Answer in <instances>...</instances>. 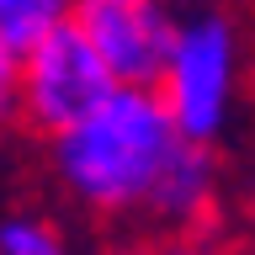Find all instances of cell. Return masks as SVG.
Wrapping results in <instances>:
<instances>
[{
	"label": "cell",
	"mask_w": 255,
	"mask_h": 255,
	"mask_svg": "<svg viewBox=\"0 0 255 255\" xmlns=\"http://www.w3.org/2000/svg\"><path fill=\"white\" fill-rule=\"evenodd\" d=\"M16 112V53L0 48V123Z\"/></svg>",
	"instance_id": "8"
},
{
	"label": "cell",
	"mask_w": 255,
	"mask_h": 255,
	"mask_svg": "<svg viewBox=\"0 0 255 255\" xmlns=\"http://www.w3.org/2000/svg\"><path fill=\"white\" fill-rule=\"evenodd\" d=\"M123 255H154V250H123Z\"/></svg>",
	"instance_id": "10"
},
{
	"label": "cell",
	"mask_w": 255,
	"mask_h": 255,
	"mask_svg": "<svg viewBox=\"0 0 255 255\" xmlns=\"http://www.w3.org/2000/svg\"><path fill=\"white\" fill-rule=\"evenodd\" d=\"M213 197H218V159H213V149L181 138L170 154H165V165H159L154 186L143 197V213L159 218V223H175L181 239H186L191 223L207 218Z\"/></svg>",
	"instance_id": "5"
},
{
	"label": "cell",
	"mask_w": 255,
	"mask_h": 255,
	"mask_svg": "<svg viewBox=\"0 0 255 255\" xmlns=\"http://www.w3.org/2000/svg\"><path fill=\"white\" fill-rule=\"evenodd\" d=\"M0 255H64V239L43 218H5L0 223Z\"/></svg>",
	"instance_id": "7"
},
{
	"label": "cell",
	"mask_w": 255,
	"mask_h": 255,
	"mask_svg": "<svg viewBox=\"0 0 255 255\" xmlns=\"http://www.w3.org/2000/svg\"><path fill=\"white\" fill-rule=\"evenodd\" d=\"M250 218H255V186H250Z\"/></svg>",
	"instance_id": "11"
},
{
	"label": "cell",
	"mask_w": 255,
	"mask_h": 255,
	"mask_svg": "<svg viewBox=\"0 0 255 255\" xmlns=\"http://www.w3.org/2000/svg\"><path fill=\"white\" fill-rule=\"evenodd\" d=\"M69 27L91 43L112 85H159V69L175 43V16L165 0H69Z\"/></svg>",
	"instance_id": "4"
},
{
	"label": "cell",
	"mask_w": 255,
	"mask_h": 255,
	"mask_svg": "<svg viewBox=\"0 0 255 255\" xmlns=\"http://www.w3.org/2000/svg\"><path fill=\"white\" fill-rule=\"evenodd\" d=\"M59 21H69V0H0V48L21 59Z\"/></svg>",
	"instance_id": "6"
},
{
	"label": "cell",
	"mask_w": 255,
	"mask_h": 255,
	"mask_svg": "<svg viewBox=\"0 0 255 255\" xmlns=\"http://www.w3.org/2000/svg\"><path fill=\"white\" fill-rule=\"evenodd\" d=\"M234 75H239V37L223 11H197L175 21V43L159 69L154 96L186 143H202V149L218 143L229 107H234Z\"/></svg>",
	"instance_id": "2"
},
{
	"label": "cell",
	"mask_w": 255,
	"mask_h": 255,
	"mask_svg": "<svg viewBox=\"0 0 255 255\" xmlns=\"http://www.w3.org/2000/svg\"><path fill=\"white\" fill-rule=\"evenodd\" d=\"M112 91H117L112 75L69 21H59L16 59V117L43 138H59L85 123Z\"/></svg>",
	"instance_id": "3"
},
{
	"label": "cell",
	"mask_w": 255,
	"mask_h": 255,
	"mask_svg": "<svg viewBox=\"0 0 255 255\" xmlns=\"http://www.w3.org/2000/svg\"><path fill=\"white\" fill-rule=\"evenodd\" d=\"M48 143H53L59 181L85 207H96V213H143V197L154 186L165 154L181 143V133L170 128L154 91L117 85L85 123H75L69 133H59Z\"/></svg>",
	"instance_id": "1"
},
{
	"label": "cell",
	"mask_w": 255,
	"mask_h": 255,
	"mask_svg": "<svg viewBox=\"0 0 255 255\" xmlns=\"http://www.w3.org/2000/svg\"><path fill=\"white\" fill-rule=\"evenodd\" d=\"M154 255H223V250H213V245H202V239H170V245L154 250Z\"/></svg>",
	"instance_id": "9"
}]
</instances>
